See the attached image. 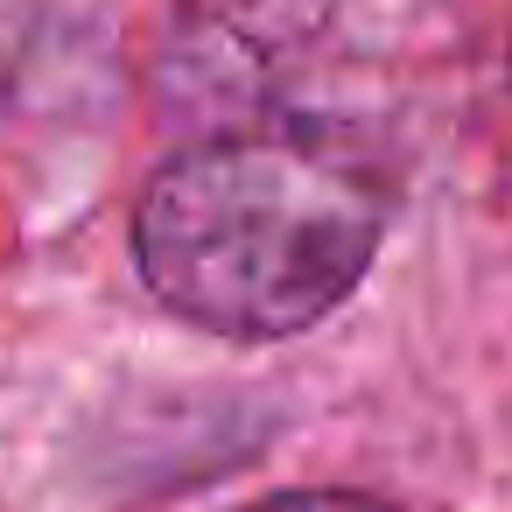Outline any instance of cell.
Returning a JSON list of instances; mask_svg holds the SVG:
<instances>
[{
	"mask_svg": "<svg viewBox=\"0 0 512 512\" xmlns=\"http://www.w3.org/2000/svg\"><path fill=\"white\" fill-rule=\"evenodd\" d=\"M393 190L358 141L323 127H246L155 169L134 260L155 302L211 337H295L379 260Z\"/></svg>",
	"mask_w": 512,
	"mask_h": 512,
	"instance_id": "1",
	"label": "cell"
},
{
	"mask_svg": "<svg viewBox=\"0 0 512 512\" xmlns=\"http://www.w3.org/2000/svg\"><path fill=\"white\" fill-rule=\"evenodd\" d=\"M239 512H400L372 491H274L260 505H239Z\"/></svg>",
	"mask_w": 512,
	"mask_h": 512,
	"instance_id": "2",
	"label": "cell"
}]
</instances>
